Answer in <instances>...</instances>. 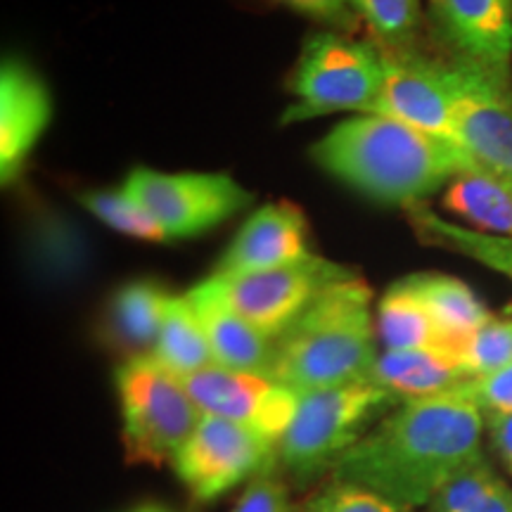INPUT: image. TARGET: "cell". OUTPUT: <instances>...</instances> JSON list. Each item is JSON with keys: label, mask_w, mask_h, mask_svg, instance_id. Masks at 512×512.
<instances>
[{"label": "cell", "mask_w": 512, "mask_h": 512, "mask_svg": "<svg viewBox=\"0 0 512 512\" xmlns=\"http://www.w3.org/2000/svg\"><path fill=\"white\" fill-rule=\"evenodd\" d=\"M486 427H489L491 444H494L498 458L508 475H512V413L508 415H486Z\"/></svg>", "instance_id": "1f68e13d"}, {"label": "cell", "mask_w": 512, "mask_h": 512, "mask_svg": "<svg viewBox=\"0 0 512 512\" xmlns=\"http://www.w3.org/2000/svg\"><path fill=\"white\" fill-rule=\"evenodd\" d=\"M380 50L384 76L375 114L418 128L427 136L458 143L444 62L427 60L411 48L380 46Z\"/></svg>", "instance_id": "7c38bea8"}, {"label": "cell", "mask_w": 512, "mask_h": 512, "mask_svg": "<svg viewBox=\"0 0 512 512\" xmlns=\"http://www.w3.org/2000/svg\"><path fill=\"white\" fill-rule=\"evenodd\" d=\"M444 207L482 233L512 238V176L479 166L444 192Z\"/></svg>", "instance_id": "d6986e66"}, {"label": "cell", "mask_w": 512, "mask_h": 512, "mask_svg": "<svg viewBox=\"0 0 512 512\" xmlns=\"http://www.w3.org/2000/svg\"><path fill=\"white\" fill-rule=\"evenodd\" d=\"M50 121V93L29 64L12 60L0 69V178H17Z\"/></svg>", "instance_id": "9a60e30c"}, {"label": "cell", "mask_w": 512, "mask_h": 512, "mask_svg": "<svg viewBox=\"0 0 512 512\" xmlns=\"http://www.w3.org/2000/svg\"><path fill=\"white\" fill-rule=\"evenodd\" d=\"M472 512H512V489L501 479L496 484V489Z\"/></svg>", "instance_id": "d6a6232c"}, {"label": "cell", "mask_w": 512, "mask_h": 512, "mask_svg": "<svg viewBox=\"0 0 512 512\" xmlns=\"http://www.w3.org/2000/svg\"><path fill=\"white\" fill-rule=\"evenodd\" d=\"M311 157L358 195L406 209L479 169L458 143L427 136L382 114L342 121L313 145Z\"/></svg>", "instance_id": "7a4b0ae2"}, {"label": "cell", "mask_w": 512, "mask_h": 512, "mask_svg": "<svg viewBox=\"0 0 512 512\" xmlns=\"http://www.w3.org/2000/svg\"><path fill=\"white\" fill-rule=\"evenodd\" d=\"M81 204L107 228L117 230L133 240L169 242L164 228L152 219L150 211L133 200L124 188L119 190H88L81 195Z\"/></svg>", "instance_id": "cb8c5ba5"}, {"label": "cell", "mask_w": 512, "mask_h": 512, "mask_svg": "<svg viewBox=\"0 0 512 512\" xmlns=\"http://www.w3.org/2000/svg\"><path fill=\"white\" fill-rule=\"evenodd\" d=\"M498 482H501V477L496 475L489 460L482 456L448 479L427 503L425 512H472L496 489Z\"/></svg>", "instance_id": "4316f807"}, {"label": "cell", "mask_w": 512, "mask_h": 512, "mask_svg": "<svg viewBox=\"0 0 512 512\" xmlns=\"http://www.w3.org/2000/svg\"><path fill=\"white\" fill-rule=\"evenodd\" d=\"M373 290L358 275L330 285L273 342L268 375L297 394L368 380L373 370Z\"/></svg>", "instance_id": "3957f363"}, {"label": "cell", "mask_w": 512, "mask_h": 512, "mask_svg": "<svg viewBox=\"0 0 512 512\" xmlns=\"http://www.w3.org/2000/svg\"><path fill=\"white\" fill-rule=\"evenodd\" d=\"M430 15L458 60L510 81L512 0H430Z\"/></svg>", "instance_id": "5bb4252c"}, {"label": "cell", "mask_w": 512, "mask_h": 512, "mask_svg": "<svg viewBox=\"0 0 512 512\" xmlns=\"http://www.w3.org/2000/svg\"><path fill=\"white\" fill-rule=\"evenodd\" d=\"M133 512H171L169 508H164V505H155V503H145L136 508Z\"/></svg>", "instance_id": "836d02e7"}, {"label": "cell", "mask_w": 512, "mask_h": 512, "mask_svg": "<svg viewBox=\"0 0 512 512\" xmlns=\"http://www.w3.org/2000/svg\"><path fill=\"white\" fill-rule=\"evenodd\" d=\"M185 297L207 332L216 366L268 375L273 342L233 311L214 280L207 278L204 283L195 285Z\"/></svg>", "instance_id": "2e32d148"}, {"label": "cell", "mask_w": 512, "mask_h": 512, "mask_svg": "<svg viewBox=\"0 0 512 512\" xmlns=\"http://www.w3.org/2000/svg\"><path fill=\"white\" fill-rule=\"evenodd\" d=\"M174 294H169L155 280H133L126 283L112 299V325L121 342L128 347H155L162 330L166 309Z\"/></svg>", "instance_id": "7402d4cb"}, {"label": "cell", "mask_w": 512, "mask_h": 512, "mask_svg": "<svg viewBox=\"0 0 512 512\" xmlns=\"http://www.w3.org/2000/svg\"><path fill=\"white\" fill-rule=\"evenodd\" d=\"M472 377L451 351L441 349H411L384 351L377 356L368 382L377 384L396 401H422L434 396L453 394L470 382Z\"/></svg>", "instance_id": "e0dca14e"}, {"label": "cell", "mask_w": 512, "mask_h": 512, "mask_svg": "<svg viewBox=\"0 0 512 512\" xmlns=\"http://www.w3.org/2000/svg\"><path fill=\"white\" fill-rule=\"evenodd\" d=\"M302 512H413L401 508L375 491L363 489V486L337 482L332 479L328 486L309 498Z\"/></svg>", "instance_id": "83f0119b"}, {"label": "cell", "mask_w": 512, "mask_h": 512, "mask_svg": "<svg viewBox=\"0 0 512 512\" xmlns=\"http://www.w3.org/2000/svg\"><path fill=\"white\" fill-rule=\"evenodd\" d=\"M460 363L467 375L484 377L496 373L512 363V320L510 318H491L477 332L465 339L458 351Z\"/></svg>", "instance_id": "484cf974"}, {"label": "cell", "mask_w": 512, "mask_h": 512, "mask_svg": "<svg viewBox=\"0 0 512 512\" xmlns=\"http://www.w3.org/2000/svg\"><path fill=\"white\" fill-rule=\"evenodd\" d=\"M356 17L366 19L382 48H411L420 27V0H349Z\"/></svg>", "instance_id": "d4e9b609"}, {"label": "cell", "mask_w": 512, "mask_h": 512, "mask_svg": "<svg viewBox=\"0 0 512 512\" xmlns=\"http://www.w3.org/2000/svg\"><path fill=\"white\" fill-rule=\"evenodd\" d=\"M382 50L337 31L306 38L292 76L294 102L283 124L325 117L332 112L375 114L382 88Z\"/></svg>", "instance_id": "8992f818"}, {"label": "cell", "mask_w": 512, "mask_h": 512, "mask_svg": "<svg viewBox=\"0 0 512 512\" xmlns=\"http://www.w3.org/2000/svg\"><path fill=\"white\" fill-rule=\"evenodd\" d=\"M458 392L475 401L484 418L512 413V363L496 373L465 382Z\"/></svg>", "instance_id": "f546056e"}, {"label": "cell", "mask_w": 512, "mask_h": 512, "mask_svg": "<svg viewBox=\"0 0 512 512\" xmlns=\"http://www.w3.org/2000/svg\"><path fill=\"white\" fill-rule=\"evenodd\" d=\"M484 413L460 392L396 406L332 467V479L406 510L427 508L456 472L484 456Z\"/></svg>", "instance_id": "6da1fadb"}, {"label": "cell", "mask_w": 512, "mask_h": 512, "mask_svg": "<svg viewBox=\"0 0 512 512\" xmlns=\"http://www.w3.org/2000/svg\"><path fill=\"white\" fill-rule=\"evenodd\" d=\"M396 406L392 394L368 380L299 394L292 425L278 441V465L294 484L309 486Z\"/></svg>", "instance_id": "277c9868"}, {"label": "cell", "mask_w": 512, "mask_h": 512, "mask_svg": "<svg viewBox=\"0 0 512 512\" xmlns=\"http://www.w3.org/2000/svg\"><path fill=\"white\" fill-rule=\"evenodd\" d=\"M164 228L169 240H190L221 226L252 204L254 195L228 174H164L138 166L121 185Z\"/></svg>", "instance_id": "52a82bcc"}, {"label": "cell", "mask_w": 512, "mask_h": 512, "mask_svg": "<svg viewBox=\"0 0 512 512\" xmlns=\"http://www.w3.org/2000/svg\"><path fill=\"white\" fill-rule=\"evenodd\" d=\"M415 230L420 238L432 245L451 247L456 252H463L472 259L482 261V264L496 268V271L512 275V238H503V235L482 233V230H467L453 223L441 221L437 214L427 211L420 204L408 209Z\"/></svg>", "instance_id": "603a6c76"}, {"label": "cell", "mask_w": 512, "mask_h": 512, "mask_svg": "<svg viewBox=\"0 0 512 512\" xmlns=\"http://www.w3.org/2000/svg\"><path fill=\"white\" fill-rule=\"evenodd\" d=\"M309 256H313L311 230L304 211L292 202H273L249 216L216 261L209 278H240L304 261Z\"/></svg>", "instance_id": "4fadbf2b"}, {"label": "cell", "mask_w": 512, "mask_h": 512, "mask_svg": "<svg viewBox=\"0 0 512 512\" xmlns=\"http://www.w3.org/2000/svg\"><path fill=\"white\" fill-rule=\"evenodd\" d=\"M403 280L411 285V290L422 299V304L430 309L441 335L446 337L448 347L456 356L465 339L491 320V313L479 302L477 294L453 275L418 273L408 275Z\"/></svg>", "instance_id": "ac0fdd59"}, {"label": "cell", "mask_w": 512, "mask_h": 512, "mask_svg": "<svg viewBox=\"0 0 512 512\" xmlns=\"http://www.w3.org/2000/svg\"><path fill=\"white\" fill-rule=\"evenodd\" d=\"M287 8L318 22L332 24L337 29H351L356 24V12L349 0H280Z\"/></svg>", "instance_id": "4dcf8cb0"}, {"label": "cell", "mask_w": 512, "mask_h": 512, "mask_svg": "<svg viewBox=\"0 0 512 512\" xmlns=\"http://www.w3.org/2000/svg\"><path fill=\"white\" fill-rule=\"evenodd\" d=\"M377 332H380L387 351H451L446 337L441 335L437 320L406 280H399L384 292L382 302L377 306Z\"/></svg>", "instance_id": "ffe728a7"}, {"label": "cell", "mask_w": 512, "mask_h": 512, "mask_svg": "<svg viewBox=\"0 0 512 512\" xmlns=\"http://www.w3.org/2000/svg\"><path fill=\"white\" fill-rule=\"evenodd\" d=\"M453 126L463 150L484 169L512 176V88L486 69L453 57L444 62Z\"/></svg>", "instance_id": "30bf717a"}, {"label": "cell", "mask_w": 512, "mask_h": 512, "mask_svg": "<svg viewBox=\"0 0 512 512\" xmlns=\"http://www.w3.org/2000/svg\"><path fill=\"white\" fill-rule=\"evenodd\" d=\"M121 406V441L131 465L174 463L202 411L181 377L152 354L131 356L114 375Z\"/></svg>", "instance_id": "5b68a950"}, {"label": "cell", "mask_w": 512, "mask_h": 512, "mask_svg": "<svg viewBox=\"0 0 512 512\" xmlns=\"http://www.w3.org/2000/svg\"><path fill=\"white\" fill-rule=\"evenodd\" d=\"M171 465L190 496L209 503L280 467L278 444L230 420L202 415Z\"/></svg>", "instance_id": "ba28073f"}, {"label": "cell", "mask_w": 512, "mask_h": 512, "mask_svg": "<svg viewBox=\"0 0 512 512\" xmlns=\"http://www.w3.org/2000/svg\"><path fill=\"white\" fill-rule=\"evenodd\" d=\"M349 275H354V271H349L347 266L313 254L309 259L271 271L211 280L219 285L223 299L233 306L235 313H240L254 330L275 342L297 323L320 294Z\"/></svg>", "instance_id": "9c48e42d"}, {"label": "cell", "mask_w": 512, "mask_h": 512, "mask_svg": "<svg viewBox=\"0 0 512 512\" xmlns=\"http://www.w3.org/2000/svg\"><path fill=\"white\" fill-rule=\"evenodd\" d=\"M185 389L202 415L230 420L278 444L292 425L299 394L266 373L209 366L185 377Z\"/></svg>", "instance_id": "8fae6325"}, {"label": "cell", "mask_w": 512, "mask_h": 512, "mask_svg": "<svg viewBox=\"0 0 512 512\" xmlns=\"http://www.w3.org/2000/svg\"><path fill=\"white\" fill-rule=\"evenodd\" d=\"M147 354L155 356L166 370H171L181 380L214 366L207 332L185 294L171 297L155 347Z\"/></svg>", "instance_id": "44dd1931"}, {"label": "cell", "mask_w": 512, "mask_h": 512, "mask_svg": "<svg viewBox=\"0 0 512 512\" xmlns=\"http://www.w3.org/2000/svg\"><path fill=\"white\" fill-rule=\"evenodd\" d=\"M233 512H294L290 501V486L278 467L254 477L247 484Z\"/></svg>", "instance_id": "f1b7e54d"}]
</instances>
